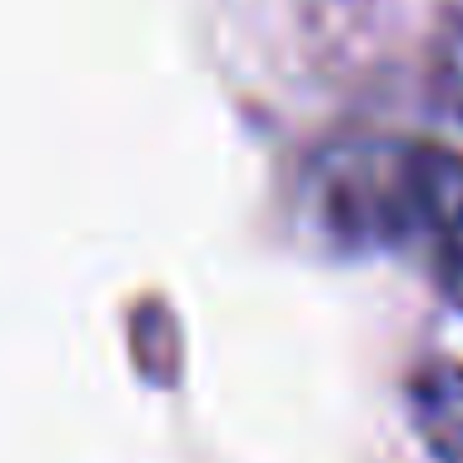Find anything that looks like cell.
Masks as SVG:
<instances>
[{
  "label": "cell",
  "mask_w": 463,
  "mask_h": 463,
  "mask_svg": "<svg viewBox=\"0 0 463 463\" xmlns=\"http://www.w3.org/2000/svg\"><path fill=\"white\" fill-rule=\"evenodd\" d=\"M439 75H443V100H449L453 115L463 120V15L453 21L449 41L439 45Z\"/></svg>",
  "instance_id": "cell-4"
},
{
  "label": "cell",
  "mask_w": 463,
  "mask_h": 463,
  "mask_svg": "<svg viewBox=\"0 0 463 463\" xmlns=\"http://www.w3.org/2000/svg\"><path fill=\"white\" fill-rule=\"evenodd\" d=\"M409 423L439 463H463V364L429 359L409 373Z\"/></svg>",
  "instance_id": "cell-3"
},
{
  "label": "cell",
  "mask_w": 463,
  "mask_h": 463,
  "mask_svg": "<svg viewBox=\"0 0 463 463\" xmlns=\"http://www.w3.org/2000/svg\"><path fill=\"white\" fill-rule=\"evenodd\" d=\"M413 250H423L443 299L463 309V155L433 140H419Z\"/></svg>",
  "instance_id": "cell-2"
},
{
  "label": "cell",
  "mask_w": 463,
  "mask_h": 463,
  "mask_svg": "<svg viewBox=\"0 0 463 463\" xmlns=\"http://www.w3.org/2000/svg\"><path fill=\"white\" fill-rule=\"evenodd\" d=\"M419 140H354L319 160V214L359 250H413Z\"/></svg>",
  "instance_id": "cell-1"
}]
</instances>
